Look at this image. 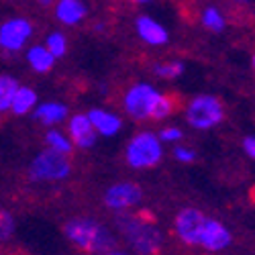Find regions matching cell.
I'll use <instances>...</instances> for the list:
<instances>
[{"label": "cell", "mask_w": 255, "mask_h": 255, "mask_svg": "<svg viewBox=\"0 0 255 255\" xmlns=\"http://www.w3.org/2000/svg\"><path fill=\"white\" fill-rule=\"evenodd\" d=\"M115 227L133 251L139 255H155L163 245V233L155 225V217L147 212H117Z\"/></svg>", "instance_id": "1"}, {"label": "cell", "mask_w": 255, "mask_h": 255, "mask_svg": "<svg viewBox=\"0 0 255 255\" xmlns=\"http://www.w3.org/2000/svg\"><path fill=\"white\" fill-rule=\"evenodd\" d=\"M123 109L135 121H163L174 113V98L147 82H137L125 92Z\"/></svg>", "instance_id": "2"}, {"label": "cell", "mask_w": 255, "mask_h": 255, "mask_svg": "<svg viewBox=\"0 0 255 255\" xmlns=\"http://www.w3.org/2000/svg\"><path fill=\"white\" fill-rule=\"evenodd\" d=\"M66 239L80 251L96 255L117 247V237L109 227H104L92 217H74L63 225Z\"/></svg>", "instance_id": "3"}, {"label": "cell", "mask_w": 255, "mask_h": 255, "mask_svg": "<svg viewBox=\"0 0 255 255\" xmlns=\"http://www.w3.org/2000/svg\"><path fill=\"white\" fill-rule=\"evenodd\" d=\"M163 157L161 139L151 131H141L131 137L125 149V159L133 169H151Z\"/></svg>", "instance_id": "4"}, {"label": "cell", "mask_w": 255, "mask_h": 255, "mask_svg": "<svg viewBox=\"0 0 255 255\" xmlns=\"http://www.w3.org/2000/svg\"><path fill=\"white\" fill-rule=\"evenodd\" d=\"M72 174V161L68 155L57 153L53 149H45L35 155L29 165L31 182H61Z\"/></svg>", "instance_id": "5"}, {"label": "cell", "mask_w": 255, "mask_h": 255, "mask_svg": "<svg viewBox=\"0 0 255 255\" xmlns=\"http://www.w3.org/2000/svg\"><path fill=\"white\" fill-rule=\"evenodd\" d=\"M225 119V109L217 96L200 94L192 98L186 106V121L192 129L208 131L212 127L221 125Z\"/></svg>", "instance_id": "6"}, {"label": "cell", "mask_w": 255, "mask_h": 255, "mask_svg": "<svg viewBox=\"0 0 255 255\" xmlns=\"http://www.w3.org/2000/svg\"><path fill=\"white\" fill-rule=\"evenodd\" d=\"M143 200V190L139 184L123 180V182H115L104 190L102 194V202L106 208H111L113 212H123V210H131L135 206H139Z\"/></svg>", "instance_id": "7"}, {"label": "cell", "mask_w": 255, "mask_h": 255, "mask_svg": "<svg viewBox=\"0 0 255 255\" xmlns=\"http://www.w3.org/2000/svg\"><path fill=\"white\" fill-rule=\"evenodd\" d=\"M33 35V23L25 16H12L0 25V49L6 53L20 51Z\"/></svg>", "instance_id": "8"}, {"label": "cell", "mask_w": 255, "mask_h": 255, "mask_svg": "<svg viewBox=\"0 0 255 255\" xmlns=\"http://www.w3.org/2000/svg\"><path fill=\"white\" fill-rule=\"evenodd\" d=\"M206 215L198 208H182L176 219H174V231L182 243L186 245H198L200 235H202V227H204Z\"/></svg>", "instance_id": "9"}, {"label": "cell", "mask_w": 255, "mask_h": 255, "mask_svg": "<svg viewBox=\"0 0 255 255\" xmlns=\"http://www.w3.org/2000/svg\"><path fill=\"white\" fill-rule=\"evenodd\" d=\"M231 241H233V235H231V231L227 229V225L217 221V219L206 217L198 247H202V249H206L210 253H219V251H225L231 245Z\"/></svg>", "instance_id": "10"}, {"label": "cell", "mask_w": 255, "mask_h": 255, "mask_svg": "<svg viewBox=\"0 0 255 255\" xmlns=\"http://www.w3.org/2000/svg\"><path fill=\"white\" fill-rule=\"evenodd\" d=\"M68 137L72 139L74 147H80V149H90V147H94V143L98 139L88 115H82V113L74 115L68 121Z\"/></svg>", "instance_id": "11"}, {"label": "cell", "mask_w": 255, "mask_h": 255, "mask_svg": "<svg viewBox=\"0 0 255 255\" xmlns=\"http://www.w3.org/2000/svg\"><path fill=\"white\" fill-rule=\"evenodd\" d=\"M135 31L143 43L151 45V47H161L169 41L167 29L159 20H155L153 16H147V14H141L135 18Z\"/></svg>", "instance_id": "12"}, {"label": "cell", "mask_w": 255, "mask_h": 255, "mask_svg": "<svg viewBox=\"0 0 255 255\" xmlns=\"http://www.w3.org/2000/svg\"><path fill=\"white\" fill-rule=\"evenodd\" d=\"M86 115H88L98 137H115L123 129L121 117L111 113V111H106V109H90Z\"/></svg>", "instance_id": "13"}, {"label": "cell", "mask_w": 255, "mask_h": 255, "mask_svg": "<svg viewBox=\"0 0 255 255\" xmlns=\"http://www.w3.org/2000/svg\"><path fill=\"white\" fill-rule=\"evenodd\" d=\"M86 14L88 8L84 4V0H57L55 2V18L63 25H80Z\"/></svg>", "instance_id": "14"}, {"label": "cell", "mask_w": 255, "mask_h": 255, "mask_svg": "<svg viewBox=\"0 0 255 255\" xmlns=\"http://www.w3.org/2000/svg\"><path fill=\"white\" fill-rule=\"evenodd\" d=\"M33 119L37 123L47 125V127H55L68 119V106L63 102H55V100L37 104L33 109Z\"/></svg>", "instance_id": "15"}, {"label": "cell", "mask_w": 255, "mask_h": 255, "mask_svg": "<svg viewBox=\"0 0 255 255\" xmlns=\"http://www.w3.org/2000/svg\"><path fill=\"white\" fill-rule=\"evenodd\" d=\"M25 57H27V63L31 66V70L37 72V74H47L55 66V55H51V51L45 45H33V47H29Z\"/></svg>", "instance_id": "16"}, {"label": "cell", "mask_w": 255, "mask_h": 255, "mask_svg": "<svg viewBox=\"0 0 255 255\" xmlns=\"http://www.w3.org/2000/svg\"><path fill=\"white\" fill-rule=\"evenodd\" d=\"M35 106H37V92L31 86H20L18 84L14 98H12V104H10V113L16 115V117H23V115L33 113Z\"/></svg>", "instance_id": "17"}, {"label": "cell", "mask_w": 255, "mask_h": 255, "mask_svg": "<svg viewBox=\"0 0 255 255\" xmlns=\"http://www.w3.org/2000/svg\"><path fill=\"white\" fill-rule=\"evenodd\" d=\"M45 143H47V149H53V151L63 153V155H70L72 147H74L68 133H63L59 129H49L47 135H45Z\"/></svg>", "instance_id": "18"}, {"label": "cell", "mask_w": 255, "mask_h": 255, "mask_svg": "<svg viewBox=\"0 0 255 255\" xmlns=\"http://www.w3.org/2000/svg\"><path fill=\"white\" fill-rule=\"evenodd\" d=\"M200 23H202V27H206L212 33H221V31H225L227 20H225V14L217 6H206L200 12Z\"/></svg>", "instance_id": "19"}, {"label": "cell", "mask_w": 255, "mask_h": 255, "mask_svg": "<svg viewBox=\"0 0 255 255\" xmlns=\"http://www.w3.org/2000/svg\"><path fill=\"white\" fill-rule=\"evenodd\" d=\"M16 88H18V82L12 76H0V113L10 111Z\"/></svg>", "instance_id": "20"}, {"label": "cell", "mask_w": 255, "mask_h": 255, "mask_svg": "<svg viewBox=\"0 0 255 255\" xmlns=\"http://www.w3.org/2000/svg\"><path fill=\"white\" fill-rule=\"evenodd\" d=\"M151 70L161 80H174V78H180L184 74V63L174 59V61H165V63H155Z\"/></svg>", "instance_id": "21"}, {"label": "cell", "mask_w": 255, "mask_h": 255, "mask_svg": "<svg viewBox=\"0 0 255 255\" xmlns=\"http://www.w3.org/2000/svg\"><path fill=\"white\" fill-rule=\"evenodd\" d=\"M45 47L51 51V55H55V59L57 57H63V55L68 53V39H66V35H63V33L53 31L45 39Z\"/></svg>", "instance_id": "22"}, {"label": "cell", "mask_w": 255, "mask_h": 255, "mask_svg": "<svg viewBox=\"0 0 255 255\" xmlns=\"http://www.w3.org/2000/svg\"><path fill=\"white\" fill-rule=\"evenodd\" d=\"M14 229H16L14 217L10 215L8 210L0 208V241H8L14 235Z\"/></svg>", "instance_id": "23"}, {"label": "cell", "mask_w": 255, "mask_h": 255, "mask_svg": "<svg viewBox=\"0 0 255 255\" xmlns=\"http://www.w3.org/2000/svg\"><path fill=\"white\" fill-rule=\"evenodd\" d=\"M157 137L161 139V143H174V141H180L184 135H182L180 127H174V125H172V127H163Z\"/></svg>", "instance_id": "24"}, {"label": "cell", "mask_w": 255, "mask_h": 255, "mask_svg": "<svg viewBox=\"0 0 255 255\" xmlns=\"http://www.w3.org/2000/svg\"><path fill=\"white\" fill-rule=\"evenodd\" d=\"M174 157L182 163H192L196 159V151L192 149V147H186V145H178L174 149Z\"/></svg>", "instance_id": "25"}, {"label": "cell", "mask_w": 255, "mask_h": 255, "mask_svg": "<svg viewBox=\"0 0 255 255\" xmlns=\"http://www.w3.org/2000/svg\"><path fill=\"white\" fill-rule=\"evenodd\" d=\"M243 151H245L251 159H255V135H247V137L243 139Z\"/></svg>", "instance_id": "26"}, {"label": "cell", "mask_w": 255, "mask_h": 255, "mask_svg": "<svg viewBox=\"0 0 255 255\" xmlns=\"http://www.w3.org/2000/svg\"><path fill=\"white\" fill-rule=\"evenodd\" d=\"M96 255H131V253H127V251H121V249H109V251H102V253H96Z\"/></svg>", "instance_id": "27"}, {"label": "cell", "mask_w": 255, "mask_h": 255, "mask_svg": "<svg viewBox=\"0 0 255 255\" xmlns=\"http://www.w3.org/2000/svg\"><path fill=\"white\" fill-rule=\"evenodd\" d=\"M129 2H135V4H147V2H151V0H129Z\"/></svg>", "instance_id": "28"}, {"label": "cell", "mask_w": 255, "mask_h": 255, "mask_svg": "<svg viewBox=\"0 0 255 255\" xmlns=\"http://www.w3.org/2000/svg\"><path fill=\"white\" fill-rule=\"evenodd\" d=\"M39 2L43 4V6H49V4H51V0H39Z\"/></svg>", "instance_id": "29"}, {"label": "cell", "mask_w": 255, "mask_h": 255, "mask_svg": "<svg viewBox=\"0 0 255 255\" xmlns=\"http://www.w3.org/2000/svg\"><path fill=\"white\" fill-rule=\"evenodd\" d=\"M251 63H253V68H255V55H253V61H251Z\"/></svg>", "instance_id": "30"}]
</instances>
